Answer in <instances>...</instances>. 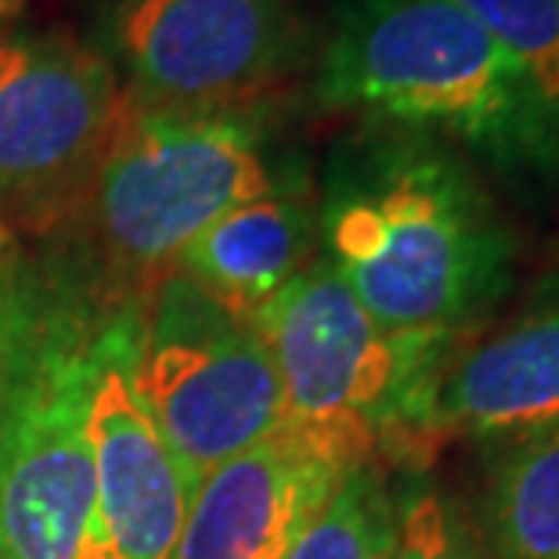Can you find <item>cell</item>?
<instances>
[{
  "mask_svg": "<svg viewBox=\"0 0 559 559\" xmlns=\"http://www.w3.org/2000/svg\"><path fill=\"white\" fill-rule=\"evenodd\" d=\"M318 257L379 325L469 343L516 285V235L480 166L423 130L358 120L321 163Z\"/></svg>",
  "mask_w": 559,
  "mask_h": 559,
  "instance_id": "cell-1",
  "label": "cell"
},
{
  "mask_svg": "<svg viewBox=\"0 0 559 559\" xmlns=\"http://www.w3.org/2000/svg\"><path fill=\"white\" fill-rule=\"evenodd\" d=\"M307 181L264 105L177 109L123 91V109L73 221L55 235L116 304H138L213 221Z\"/></svg>",
  "mask_w": 559,
  "mask_h": 559,
  "instance_id": "cell-2",
  "label": "cell"
},
{
  "mask_svg": "<svg viewBox=\"0 0 559 559\" xmlns=\"http://www.w3.org/2000/svg\"><path fill=\"white\" fill-rule=\"evenodd\" d=\"M314 102L423 130L509 185L559 192L556 141L459 0H347L314 55Z\"/></svg>",
  "mask_w": 559,
  "mask_h": 559,
  "instance_id": "cell-3",
  "label": "cell"
},
{
  "mask_svg": "<svg viewBox=\"0 0 559 559\" xmlns=\"http://www.w3.org/2000/svg\"><path fill=\"white\" fill-rule=\"evenodd\" d=\"M253 325L278 368L293 444L340 466L397 459V469L430 444L433 390L455 343L379 325L321 257Z\"/></svg>",
  "mask_w": 559,
  "mask_h": 559,
  "instance_id": "cell-4",
  "label": "cell"
},
{
  "mask_svg": "<svg viewBox=\"0 0 559 559\" xmlns=\"http://www.w3.org/2000/svg\"><path fill=\"white\" fill-rule=\"evenodd\" d=\"M0 426V559H73L94 495L91 390L120 304L55 242Z\"/></svg>",
  "mask_w": 559,
  "mask_h": 559,
  "instance_id": "cell-5",
  "label": "cell"
},
{
  "mask_svg": "<svg viewBox=\"0 0 559 559\" xmlns=\"http://www.w3.org/2000/svg\"><path fill=\"white\" fill-rule=\"evenodd\" d=\"M138 397L188 487L282 433L275 358L253 321L170 271L134 307Z\"/></svg>",
  "mask_w": 559,
  "mask_h": 559,
  "instance_id": "cell-6",
  "label": "cell"
},
{
  "mask_svg": "<svg viewBox=\"0 0 559 559\" xmlns=\"http://www.w3.org/2000/svg\"><path fill=\"white\" fill-rule=\"evenodd\" d=\"M123 109L94 44L0 29V228L47 242L73 221Z\"/></svg>",
  "mask_w": 559,
  "mask_h": 559,
  "instance_id": "cell-7",
  "label": "cell"
},
{
  "mask_svg": "<svg viewBox=\"0 0 559 559\" xmlns=\"http://www.w3.org/2000/svg\"><path fill=\"white\" fill-rule=\"evenodd\" d=\"M94 47L130 98L235 109L264 105L311 37L296 0H109Z\"/></svg>",
  "mask_w": 559,
  "mask_h": 559,
  "instance_id": "cell-8",
  "label": "cell"
},
{
  "mask_svg": "<svg viewBox=\"0 0 559 559\" xmlns=\"http://www.w3.org/2000/svg\"><path fill=\"white\" fill-rule=\"evenodd\" d=\"M134 307H116L102 340L91 390L94 495L73 559H174L192 498L130 372Z\"/></svg>",
  "mask_w": 559,
  "mask_h": 559,
  "instance_id": "cell-9",
  "label": "cell"
},
{
  "mask_svg": "<svg viewBox=\"0 0 559 559\" xmlns=\"http://www.w3.org/2000/svg\"><path fill=\"white\" fill-rule=\"evenodd\" d=\"M559 423V264L487 336L462 343L437 379L430 440H502Z\"/></svg>",
  "mask_w": 559,
  "mask_h": 559,
  "instance_id": "cell-10",
  "label": "cell"
},
{
  "mask_svg": "<svg viewBox=\"0 0 559 559\" xmlns=\"http://www.w3.org/2000/svg\"><path fill=\"white\" fill-rule=\"evenodd\" d=\"M347 469L278 433L195 487L174 559H285Z\"/></svg>",
  "mask_w": 559,
  "mask_h": 559,
  "instance_id": "cell-11",
  "label": "cell"
},
{
  "mask_svg": "<svg viewBox=\"0 0 559 559\" xmlns=\"http://www.w3.org/2000/svg\"><path fill=\"white\" fill-rule=\"evenodd\" d=\"M318 260L314 192L307 181L282 185L239 202L177 257L174 271L246 321L275 300Z\"/></svg>",
  "mask_w": 559,
  "mask_h": 559,
  "instance_id": "cell-12",
  "label": "cell"
},
{
  "mask_svg": "<svg viewBox=\"0 0 559 559\" xmlns=\"http://www.w3.org/2000/svg\"><path fill=\"white\" fill-rule=\"evenodd\" d=\"M469 513L498 559H559V423L487 440Z\"/></svg>",
  "mask_w": 559,
  "mask_h": 559,
  "instance_id": "cell-13",
  "label": "cell"
},
{
  "mask_svg": "<svg viewBox=\"0 0 559 559\" xmlns=\"http://www.w3.org/2000/svg\"><path fill=\"white\" fill-rule=\"evenodd\" d=\"M394 473L383 462L350 466L293 538L285 559H390Z\"/></svg>",
  "mask_w": 559,
  "mask_h": 559,
  "instance_id": "cell-14",
  "label": "cell"
},
{
  "mask_svg": "<svg viewBox=\"0 0 559 559\" xmlns=\"http://www.w3.org/2000/svg\"><path fill=\"white\" fill-rule=\"evenodd\" d=\"M459 4L502 47L534 112L559 148V0H459Z\"/></svg>",
  "mask_w": 559,
  "mask_h": 559,
  "instance_id": "cell-15",
  "label": "cell"
},
{
  "mask_svg": "<svg viewBox=\"0 0 559 559\" xmlns=\"http://www.w3.org/2000/svg\"><path fill=\"white\" fill-rule=\"evenodd\" d=\"M390 559H498L469 506L423 466L394 469V552Z\"/></svg>",
  "mask_w": 559,
  "mask_h": 559,
  "instance_id": "cell-16",
  "label": "cell"
},
{
  "mask_svg": "<svg viewBox=\"0 0 559 559\" xmlns=\"http://www.w3.org/2000/svg\"><path fill=\"white\" fill-rule=\"evenodd\" d=\"M37 289H40V246L0 228V426H4L11 376H15L19 347L22 336H26L33 304H37Z\"/></svg>",
  "mask_w": 559,
  "mask_h": 559,
  "instance_id": "cell-17",
  "label": "cell"
},
{
  "mask_svg": "<svg viewBox=\"0 0 559 559\" xmlns=\"http://www.w3.org/2000/svg\"><path fill=\"white\" fill-rule=\"evenodd\" d=\"M11 4H15V0H0V22L11 15Z\"/></svg>",
  "mask_w": 559,
  "mask_h": 559,
  "instance_id": "cell-18",
  "label": "cell"
}]
</instances>
